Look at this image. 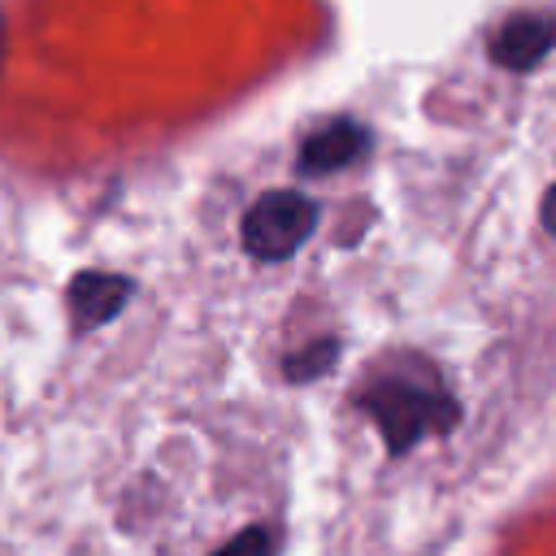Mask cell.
<instances>
[{"mask_svg": "<svg viewBox=\"0 0 556 556\" xmlns=\"http://www.w3.org/2000/svg\"><path fill=\"white\" fill-rule=\"evenodd\" d=\"M356 400L382 430L391 456H404L426 434L452 430L460 413L456 400L439 387V378H417V374H378Z\"/></svg>", "mask_w": 556, "mask_h": 556, "instance_id": "1", "label": "cell"}, {"mask_svg": "<svg viewBox=\"0 0 556 556\" xmlns=\"http://www.w3.org/2000/svg\"><path fill=\"white\" fill-rule=\"evenodd\" d=\"M317 226V204L304 191H265L261 200H252V208L243 213L239 239L256 261H287L304 248V239Z\"/></svg>", "mask_w": 556, "mask_h": 556, "instance_id": "2", "label": "cell"}, {"mask_svg": "<svg viewBox=\"0 0 556 556\" xmlns=\"http://www.w3.org/2000/svg\"><path fill=\"white\" fill-rule=\"evenodd\" d=\"M130 295H135V282L122 278V274H100V269L74 274L70 295H65L70 300V317H74V330L87 334V330L113 321Z\"/></svg>", "mask_w": 556, "mask_h": 556, "instance_id": "3", "label": "cell"}, {"mask_svg": "<svg viewBox=\"0 0 556 556\" xmlns=\"http://www.w3.org/2000/svg\"><path fill=\"white\" fill-rule=\"evenodd\" d=\"M365 152H369V130L352 117H334L330 126H321L304 139L295 169L300 174H334V169L361 161Z\"/></svg>", "mask_w": 556, "mask_h": 556, "instance_id": "4", "label": "cell"}, {"mask_svg": "<svg viewBox=\"0 0 556 556\" xmlns=\"http://www.w3.org/2000/svg\"><path fill=\"white\" fill-rule=\"evenodd\" d=\"M556 48V22L543 13H517L491 35V56L504 70H530Z\"/></svg>", "mask_w": 556, "mask_h": 556, "instance_id": "5", "label": "cell"}, {"mask_svg": "<svg viewBox=\"0 0 556 556\" xmlns=\"http://www.w3.org/2000/svg\"><path fill=\"white\" fill-rule=\"evenodd\" d=\"M339 361V343L334 339H321V343H308L304 352H295V356H287V378L291 382H313V378H321L330 365Z\"/></svg>", "mask_w": 556, "mask_h": 556, "instance_id": "6", "label": "cell"}, {"mask_svg": "<svg viewBox=\"0 0 556 556\" xmlns=\"http://www.w3.org/2000/svg\"><path fill=\"white\" fill-rule=\"evenodd\" d=\"M274 552H278L274 530H269V526H248V530H239L235 539H226L213 556H274Z\"/></svg>", "mask_w": 556, "mask_h": 556, "instance_id": "7", "label": "cell"}, {"mask_svg": "<svg viewBox=\"0 0 556 556\" xmlns=\"http://www.w3.org/2000/svg\"><path fill=\"white\" fill-rule=\"evenodd\" d=\"M543 226H547V230L556 235V187H552V191L543 195Z\"/></svg>", "mask_w": 556, "mask_h": 556, "instance_id": "8", "label": "cell"}]
</instances>
